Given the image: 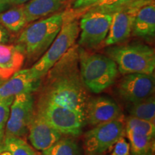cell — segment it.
I'll return each mask as SVG.
<instances>
[{
	"mask_svg": "<svg viewBox=\"0 0 155 155\" xmlns=\"http://www.w3.org/2000/svg\"><path fill=\"white\" fill-rule=\"evenodd\" d=\"M7 6L8 5H7V4L5 2V0H0V12H1L3 9H5Z\"/></svg>",
	"mask_w": 155,
	"mask_h": 155,
	"instance_id": "cell-31",
	"label": "cell"
},
{
	"mask_svg": "<svg viewBox=\"0 0 155 155\" xmlns=\"http://www.w3.org/2000/svg\"><path fill=\"white\" fill-rule=\"evenodd\" d=\"M118 93L123 100L134 104L153 96L154 77L152 74L130 73L120 81Z\"/></svg>",
	"mask_w": 155,
	"mask_h": 155,
	"instance_id": "cell-11",
	"label": "cell"
},
{
	"mask_svg": "<svg viewBox=\"0 0 155 155\" xmlns=\"http://www.w3.org/2000/svg\"><path fill=\"white\" fill-rule=\"evenodd\" d=\"M79 65L83 85L94 94H100L109 88L119 74L117 65L108 56L90 54L80 48Z\"/></svg>",
	"mask_w": 155,
	"mask_h": 155,
	"instance_id": "cell-3",
	"label": "cell"
},
{
	"mask_svg": "<svg viewBox=\"0 0 155 155\" xmlns=\"http://www.w3.org/2000/svg\"><path fill=\"white\" fill-rule=\"evenodd\" d=\"M0 23L7 30L17 32L28 23L24 5H17L0 14Z\"/></svg>",
	"mask_w": 155,
	"mask_h": 155,
	"instance_id": "cell-19",
	"label": "cell"
},
{
	"mask_svg": "<svg viewBox=\"0 0 155 155\" xmlns=\"http://www.w3.org/2000/svg\"><path fill=\"white\" fill-rule=\"evenodd\" d=\"M65 12H59L32 23L21 32L17 47L29 59L42 56L61 31Z\"/></svg>",
	"mask_w": 155,
	"mask_h": 155,
	"instance_id": "cell-2",
	"label": "cell"
},
{
	"mask_svg": "<svg viewBox=\"0 0 155 155\" xmlns=\"http://www.w3.org/2000/svg\"><path fill=\"white\" fill-rule=\"evenodd\" d=\"M35 112L62 135L78 137L86 122V114L43 101H38Z\"/></svg>",
	"mask_w": 155,
	"mask_h": 155,
	"instance_id": "cell-6",
	"label": "cell"
},
{
	"mask_svg": "<svg viewBox=\"0 0 155 155\" xmlns=\"http://www.w3.org/2000/svg\"><path fill=\"white\" fill-rule=\"evenodd\" d=\"M131 155H154V137L126 129Z\"/></svg>",
	"mask_w": 155,
	"mask_h": 155,
	"instance_id": "cell-18",
	"label": "cell"
},
{
	"mask_svg": "<svg viewBox=\"0 0 155 155\" xmlns=\"http://www.w3.org/2000/svg\"><path fill=\"white\" fill-rule=\"evenodd\" d=\"M131 104L129 109L130 116L154 123L155 100L154 95L140 101Z\"/></svg>",
	"mask_w": 155,
	"mask_h": 155,
	"instance_id": "cell-20",
	"label": "cell"
},
{
	"mask_svg": "<svg viewBox=\"0 0 155 155\" xmlns=\"http://www.w3.org/2000/svg\"><path fill=\"white\" fill-rule=\"evenodd\" d=\"M62 136L40 114L35 112L28 131V139L34 149L38 151L47 150L61 139Z\"/></svg>",
	"mask_w": 155,
	"mask_h": 155,
	"instance_id": "cell-13",
	"label": "cell"
},
{
	"mask_svg": "<svg viewBox=\"0 0 155 155\" xmlns=\"http://www.w3.org/2000/svg\"><path fill=\"white\" fill-rule=\"evenodd\" d=\"M25 61V55L17 46L0 45V77L7 80L19 71Z\"/></svg>",
	"mask_w": 155,
	"mask_h": 155,
	"instance_id": "cell-16",
	"label": "cell"
},
{
	"mask_svg": "<svg viewBox=\"0 0 155 155\" xmlns=\"http://www.w3.org/2000/svg\"><path fill=\"white\" fill-rule=\"evenodd\" d=\"M7 5H22L30 0H5Z\"/></svg>",
	"mask_w": 155,
	"mask_h": 155,
	"instance_id": "cell-29",
	"label": "cell"
},
{
	"mask_svg": "<svg viewBox=\"0 0 155 155\" xmlns=\"http://www.w3.org/2000/svg\"><path fill=\"white\" fill-rule=\"evenodd\" d=\"M133 35L145 39L152 38L155 33V5L153 0L141 6L134 21Z\"/></svg>",
	"mask_w": 155,
	"mask_h": 155,
	"instance_id": "cell-15",
	"label": "cell"
},
{
	"mask_svg": "<svg viewBox=\"0 0 155 155\" xmlns=\"http://www.w3.org/2000/svg\"><path fill=\"white\" fill-rule=\"evenodd\" d=\"M107 56L117 65L119 73L153 74L155 68L154 50L144 44L112 45L106 50Z\"/></svg>",
	"mask_w": 155,
	"mask_h": 155,
	"instance_id": "cell-4",
	"label": "cell"
},
{
	"mask_svg": "<svg viewBox=\"0 0 155 155\" xmlns=\"http://www.w3.org/2000/svg\"><path fill=\"white\" fill-rule=\"evenodd\" d=\"M79 33L78 22L66 13L61 31L54 41L38 62L29 68L32 78L41 80L45 77L48 71L75 44Z\"/></svg>",
	"mask_w": 155,
	"mask_h": 155,
	"instance_id": "cell-5",
	"label": "cell"
},
{
	"mask_svg": "<svg viewBox=\"0 0 155 155\" xmlns=\"http://www.w3.org/2000/svg\"><path fill=\"white\" fill-rule=\"evenodd\" d=\"M67 0H30L24 5L28 23L59 10Z\"/></svg>",
	"mask_w": 155,
	"mask_h": 155,
	"instance_id": "cell-17",
	"label": "cell"
},
{
	"mask_svg": "<svg viewBox=\"0 0 155 155\" xmlns=\"http://www.w3.org/2000/svg\"><path fill=\"white\" fill-rule=\"evenodd\" d=\"M4 138H5V136L0 137V154L5 150V145H4Z\"/></svg>",
	"mask_w": 155,
	"mask_h": 155,
	"instance_id": "cell-30",
	"label": "cell"
},
{
	"mask_svg": "<svg viewBox=\"0 0 155 155\" xmlns=\"http://www.w3.org/2000/svg\"><path fill=\"white\" fill-rule=\"evenodd\" d=\"M15 97L0 98V137L5 136V127L8 120L10 106Z\"/></svg>",
	"mask_w": 155,
	"mask_h": 155,
	"instance_id": "cell-25",
	"label": "cell"
},
{
	"mask_svg": "<svg viewBox=\"0 0 155 155\" xmlns=\"http://www.w3.org/2000/svg\"><path fill=\"white\" fill-rule=\"evenodd\" d=\"M41 80L32 78L28 69L18 71L0 85V98L15 97L23 93H32L38 88Z\"/></svg>",
	"mask_w": 155,
	"mask_h": 155,
	"instance_id": "cell-14",
	"label": "cell"
},
{
	"mask_svg": "<svg viewBox=\"0 0 155 155\" xmlns=\"http://www.w3.org/2000/svg\"><path fill=\"white\" fill-rule=\"evenodd\" d=\"M35 112V101L32 93H23L15 96L5 127V135L24 139Z\"/></svg>",
	"mask_w": 155,
	"mask_h": 155,
	"instance_id": "cell-7",
	"label": "cell"
},
{
	"mask_svg": "<svg viewBox=\"0 0 155 155\" xmlns=\"http://www.w3.org/2000/svg\"><path fill=\"white\" fill-rule=\"evenodd\" d=\"M5 81H4L3 79H2V78L0 77V85H1L2 83L3 82H5Z\"/></svg>",
	"mask_w": 155,
	"mask_h": 155,
	"instance_id": "cell-32",
	"label": "cell"
},
{
	"mask_svg": "<svg viewBox=\"0 0 155 155\" xmlns=\"http://www.w3.org/2000/svg\"><path fill=\"white\" fill-rule=\"evenodd\" d=\"M136 1L137 0H98L91 7H89V9L102 11L112 14L118 9Z\"/></svg>",
	"mask_w": 155,
	"mask_h": 155,
	"instance_id": "cell-24",
	"label": "cell"
},
{
	"mask_svg": "<svg viewBox=\"0 0 155 155\" xmlns=\"http://www.w3.org/2000/svg\"><path fill=\"white\" fill-rule=\"evenodd\" d=\"M4 145L11 155H39L35 149L21 137L5 135Z\"/></svg>",
	"mask_w": 155,
	"mask_h": 155,
	"instance_id": "cell-22",
	"label": "cell"
},
{
	"mask_svg": "<svg viewBox=\"0 0 155 155\" xmlns=\"http://www.w3.org/2000/svg\"><path fill=\"white\" fill-rule=\"evenodd\" d=\"M98 155H99V154H98Z\"/></svg>",
	"mask_w": 155,
	"mask_h": 155,
	"instance_id": "cell-33",
	"label": "cell"
},
{
	"mask_svg": "<svg viewBox=\"0 0 155 155\" xmlns=\"http://www.w3.org/2000/svg\"><path fill=\"white\" fill-rule=\"evenodd\" d=\"M126 129L154 137L155 123L133 117V116H129L127 120Z\"/></svg>",
	"mask_w": 155,
	"mask_h": 155,
	"instance_id": "cell-23",
	"label": "cell"
},
{
	"mask_svg": "<svg viewBox=\"0 0 155 155\" xmlns=\"http://www.w3.org/2000/svg\"><path fill=\"white\" fill-rule=\"evenodd\" d=\"M114 146L111 155H131L130 144L123 137L116 141Z\"/></svg>",
	"mask_w": 155,
	"mask_h": 155,
	"instance_id": "cell-26",
	"label": "cell"
},
{
	"mask_svg": "<svg viewBox=\"0 0 155 155\" xmlns=\"http://www.w3.org/2000/svg\"><path fill=\"white\" fill-rule=\"evenodd\" d=\"M42 155H83L78 144L71 138H61L47 150Z\"/></svg>",
	"mask_w": 155,
	"mask_h": 155,
	"instance_id": "cell-21",
	"label": "cell"
},
{
	"mask_svg": "<svg viewBox=\"0 0 155 155\" xmlns=\"http://www.w3.org/2000/svg\"><path fill=\"white\" fill-rule=\"evenodd\" d=\"M112 14L89 9L81 19V35L78 45L92 49L105 40L109 31Z\"/></svg>",
	"mask_w": 155,
	"mask_h": 155,
	"instance_id": "cell-8",
	"label": "cell"
},
{
	"mask_svg": "<svg viewBox=\"0 0 155 155\" xmlns=\"http://www.w3.org/2000/svg\"><path fill=\"white\" fill-rule=\"evenodd\" d=\"M86 122L96 126L115 120H122L121 108L111 98L98 96L88 101L86 111Z\"/></svg>",
	"mask_w": 155,
	"mask_h": 155,
	"instance_id": "cell-12",
	"label": "cell"
},
{
	"mask_svg": "<svg viewBox=\"0 0 155 155\" xmlns=\"http://www.w3.org/2000/svg\"><path fill=\"white\" fill-rule=\"evenodd\" d=\"M98 0H75L73 8L76 9H82L89 8L97 2Z\"/></svg>",
	"mask_w": 155,
	"mask_h": 155,
	"instance_id": "cell-27",
	"label": "cell"
},
{
	"mask_svg": "<svg viewBox=\"0 0 155 155\" xmlns=\"http://www.w3.org/2000/svg\"><path fill=\"white\" fill-rule=\"evenodd\" d=\"M150 0H137L112 13L109 31L105 39L106 46L115 45L127 40L132 32L133 24L139 8Z\"/></svg>",
	"mask_w": 155,
	"mask_h": 155,
	"instance_id": "cell-10",
	"label": "cell"
},
{
	"mask_svg": "<svg viewBox=\"0 0 155 155\" xmlns=\"http://www.w3.org/2000/svg\"><path fill=\"white\" fill-rule=\"evenodd\" d=\"M9 40V33L5 27L0 25V45L7 43Z\"/></svg>",
	"mask_w": 155,
	"mask_h": 155,
	"instance_id": "cell-28",
	"label": "cell"
},
{
	"mask_svg": "<svg viewBox=\"0 0 155 155\" xmlns=\"http://www.w3.org/2000/svg\"><path fill=\"white\" fill-rule=\"evenodd\" d=\"M78 65L79 46L73 45L45 75L38 101L86 114L88 99Z\"/></svg>",
	"mask_w": 155,
	"mask_h": 155,
	"instance_id": "cell-1",
	"label": "cell"
},
{
	"mask_svg": "<svg viewBox=\"0 0 155 155\" xmlns=\"http://www.w3.org/2000/svg\"><path fill=\"white\" fill-rule=\"evenodd\" d=\"M124 131L122 120H115L96 126L85 134V149L90 154H102L123 137Z\"/></svg>",
	"mask_w": 155,
	"mask_h": 155,
	"instance_id": "cell-9",
	"label": "cell"
}]
</instances>
